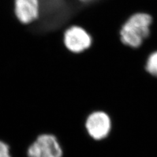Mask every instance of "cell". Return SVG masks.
<instances>
[{"label": "cell", "mask_w": 157, "mask_h": 157, "mask_svg": "<svg viewBox=\"0 0 157 157\" xmlns=\"http://www.w3.org/2000/svg\"><path fill=\"white\" fill-rule=\"evenodd\" d=\"M152 18L148 14L136 13L123 24L120 30L121 43L128 47H140L150 35Z\"/></svg>", "instance_id": "6da1fadb"}, {"label": "cell", "mask_w": 157, "mask_h": 157, "mask_svg": "<svg viewBox=\"0 0 157 157\" xmlns=\"http://www.w3.org/2000/svg\"><path fill=\"white\" fill-rule=\"evenodd\" d=\"M27 157H63V147L57 137L51 134L39 135L28 147Z\"/></svg>", "instance_id": "7a4b0ae2"}, {"label": "cell", "mask_w": 157, "mask_h": 157, "mask_svg": "<svg viewBox=\"0 0 157 157\" xmlns=\"http://www.w3.org/2000/svg\"><path fill=\"white\" fill-rule=\"evenodd\" d=\"M85 126L88 136L93 140L100 141L109 136L112 123L111 118L107 113L96 111L87 117Z\"/></svg>", "instance_id": "3957f363"}, {"label": "cell", "mask_w": 157, "mask_h": 157, "mask_svg": "<svg viewBox=\"0 0 157 157\" xmlns=\"http://www.w3.org/2000/svg\"><path fill=\"white\" fill-rule=\"evenodd\" d=\"M63 43L70 52L79 54L90 47L92 38L84 28L73 26L65 31L63 34Z\"/></svg>", "instance_id": "277c9868"}, {"label": "cell", "mask_w": 157, "mask_h": 157, "mask_svg": "<svg viewBox=\"0 0 157 157\" xmlns=\"http://www.w3.org/2000/svg\"><path fill=\"white\" fill-rule=\"evenodd\" d=\"M14 13L18 21L24 24L34 22L40 14L39 0H14Z\"/></svg>", "instance_id": "5b68a950"}, {"label": "cell", "mask_w": 157, "mask_h": 157, "mask_svg": "<svg viewBox=\"0 0 157 157\" xmlns=\"http://www.w3.org/2000/svg\"><path fill=\"white\" fill-rule=\"evenodd\" d=\"M145 70L151 75L157 77V51L151 54L147 58Z\"/></svg>", "instance_id": "8992f818"}, {"label": "cell", "mask_w": 157, "mask_h": 157, "mask_svg": "<svg viewBox=\"0 0 157 157\" xmlns=\"http://www.w3.org/2000/svg\"><path fill=\"white\" fill-rule=\"evenodd\" d=\"M0 157H13L9 145L0 140Z\"/></svg>", "instance_id": "52a82bcc"}, {"label": "cell", "mask_w": 157, "mask_h": 157, "mask_svg": "<svg viewBox=\"0 0 157 157\" xmlns=\"http://www.w3.org/2000/svg\"><path fill=\"white\" fill-rule=\"evenodd\" d=\"M81 1H82V2H88L89 0H81Z\"/></svg>", "instance_id": "ba28073f"}]
</instances>
